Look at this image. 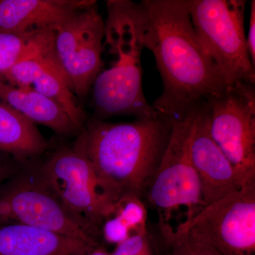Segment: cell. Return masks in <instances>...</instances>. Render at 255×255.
Wrapping results in <instances>:
<instances>
[{
	"label": "cell",
	"mask_w": 255,
	"mask_h": 255,
	"mask_svg": "<svg viewBox=\"0 0 255 255\" xmlns=\"http://www.w3.org/2000/svg\"><path fill=\"white\" fill-rule=\"evenodd\" d=\"M139 5L144 46L155 57L163 86L152 107L165 117H182L226 84L196 36L186 0Z\"/></svg>",
	"instance_id": "1"
},
{
	"label": "cell",
	"mask_w": 255,
	"mask_h": 255,
	"mask_svg": "<svg viewBox=\"0 0 255 255\" xmlns=\"http://www.w3.org/2000/svg\"><path fill=\"white\" fill-rule=\"evenodd\" d=\"M172 120L161 114L130 123L92 119L73 147L86 156L102 180L119 196L142 199L167 148Z\"/></svg>",
	"instance_id": "2"
},
{
	"label": "cell",
	"mask_w": 255,
	"mask_h": 255,
	"mask_svg": "<svg viewBox=\"0 0 255 255\" xmlns=\"http://www.w3.org/2000/svg\"><path fill=\"white\" fill-rule=\"evenodd\" d=\"M104 51L111 57L92 86L95 119L132 116L135 119L159 115L142 90L141 56L145 48L139 3L107 1Z\"/></svg>",
	"instance_id": "3"
},
{
	"label": "cell",
	"mask_w": 255,
	"mask_h": 255,
	"mask_svg": "<svg viewBox=\"0 0 255 255\" xmlns=\"http://www.w3.org/2000/svg\"><path fill=\"white\" fill-rule=\"evenodd\" d=\"M199 104L173 118L167 148L143 194L157 212L159 233L167 246L174 235V217L184 209L185 224L206 206L190 155Z\"/></svg>",
	"instance_id": "4"
},
{
	"label": "cell",
	"mask_w": 255,
	"mask_h": 255,
	"mask_svg": "<svg viewBox=\"0 0 255 255\" xmlns=\"http://www.w3.org/2000/svg\"><path fill=\"white\" fill-rule=\"evenodd\" d=\"M196 36L226 85L255 84L247 46L245 0H186Z\"/></svg>",
	"instance_id": "5"
},
{
	"label": "cell",
	"mask_w": 255,
	"mask_h": 255,
	"mask_svg": "<svg viewBox=\"0 0 255 255\" xmlns=\"http://www.w3.org/2000/svg\"><path fill=\"white\" fill-rule=\"evenodd\" d=\"M22 224L98 246L100 228L69 211L36 168L23 169L0 191V225Z\"/></svg>",
	"instance_id": "6"
},
{
	"label": "cell",
	"mask_w": 255,
	"mask_h": 255,
	"mask_svg": "<svg viewBox=\"0 0 255 255\" xmlns=\"http://www.w3.org/2000/svg\"><path fill=\"white\" fill-rule=\"evenodd\" d=\"M36 169L58 200L79 219L101 229L104 221L113 216L121 196L73 147L58 149Z\"/></svg>",
	"instance_id": "7"
},
{
	"label": "cell",
	"mask_w": 255,
	"mask_h": 255,
	"mask_svg": "<svg viewBox=\"0 0 255 255\" xmlns=\"http://www.w3.org/2000/svg\"><path fill=\"white\" fill-rule=\"evenodd\" d=\"M205 103L211 136L232 164L241 187L255 181L254 84H228Z\"/></svg>",
	"instance_id": "8"
},
{
	"label": "cell",
	"mask_w": 255,
	"mask_h": 255,
	"mask_svg": "<svg viewBox=\"0 0 255 255\" xmlns=\"http://www.w3.org/2000/svg\"><path fill=\"white\" fill-rule=\"evenodd\" d=\"M105 21L97 1L79 9L55 31L53 48L78 100L88 95L103 69Z\"/></svg>",
	"instance_id": "9"
},
{
	"label": "cell",
	"mask_w": 255,
	"mask_h": 255,
	"mask_svg": "<svg viewBox=\"0 0 255 255\" xmlns=\"http://www.w3.org/2000/svg\"><path fill=\"white\" fill-rule=\"evenodd\" d=\"M189 229L221 255H255V181L208 204L175 233Z\"/></svg>",
	"instance_id": "10"
},
{
	"label": "cell",
	"mask_w": 255,
	"mask_h": 255,
	"mask_svg": "<svg viewBox=\"0 0 255 255\" xmlns=\"http://www.w3.org/2000/svg\"><path fill=\"white\" fill-rule=\"evenodd\" d=\"M0 80L12 86L31 89L55 101L74 123L83 130L85 112L58 63L53 43L28 55L7 71L0 74Z\"/></svg>",
	"instance_id": "11"
},
{
	"label": "cell",
	"mask_w": 255,
	"mask_h": 255,
	"mask_svg": "<svg viewBox=\"0 0 255 255\" xmlns=\"http://www.w3.org/2000/svg\"><path fill=\"white\" fill-rule=\"evenodd\" d=\"M190 155L206 205L241 189L234 167L211 136L205 100L198 105Z\"/></svg>",
	"instance_id": "12"
},
{
	"label": "cell",
	"mask_w": 255,
	"mask_h": 255,
	"mask_svg": "<svg viewBox=\"0 0 255 255\" xmlns=\"http://www.w3.org/2000/svg\"><path fill=\"white\" fill-rule=\"evenodd\" d=\"M94 0H0V33L55 31Z\"/></svg>",
	"instance_id": "13"
},
{
	"label": "cell",
	"mask_w": 255,
	"mask_h": 255,
	"mask_svg": "<svg viewBox=\"0 0 255 255\" xmlns=\"http://www.w3.org/2000/svg\"><path fill=\"white\" fill-rule=\"evenodd\" d=\"M95 247L26 225H0V255H78Z\"/></svg>",
	"instance_id": "14"
},
{
	"label": "cell",
	"mask_w": 255,
	"mask_h": 255,
	"mask_svg": "<svg viewBox=\"0 0 255 255\" xmlns=\"http://www.w3.org/2000/svg\"><path fill=\"white\" fill-rule=\"evenodd\" d=\"M0 101L35 125L45 126L58 135L68 136L82 131L59 104L31 89L12 86L0 80Z\"/></svg>",
	"instance_id": "15"
},
{
	"label": "cell",
	"mask_w": 255,
	"mask_h": 255,
	"mask_svg": "<svg viewBox=\"0 0 255 255\" xmlns=\"http://www.w3.org/2000/svg\"><path fill=\"white\" fill-rule=\"evenodd\" d=\"M48 147L35 124L0 101V152L24 162L42 155Z\"/></svg>",
	"instance_id": "16"
},
{
	"label": "cell",
	"mask_w": 255,
	"mask_h": 255,
	"mask_svg": "<svg viewBox=\"0 0 255 255\" xmlns=\"http://www.w3.org/2000/svg\"><path fill=\"white\" fill-rule=\"evenodd\" d=\"M55 31L22 34L0 33V74L7 71L26 56L52 44Z\"/></svg>",
	"instance_id": "17"
},
{
	"label": "cell",
	"mask_w": 255,
	"mask_h": 255,
	"mask_svg": "<svg viewBox=\"0 0 255 255\" xmlns=\"http://www.w3.org/2000/svg\"><path fill=\"white\" fill-rule=\"evenodd\" d=\"M113 215L119 216L130 229V233L147 230V213L141 198L132 194L121 196L116 204Z\"/></svg>",
	"instance_id": "18"
},
{
	"label": "cell",
	"mask_w": 255,
	"mask_h": 255,
	"mask_svg": "<svg viewBox=\"0 0 255 255\" xmlns=\"http://www.w3.org/2000/svg\"><path fill=\"white\" fill-rule=\"evenodd\" d=\"M167 246V255H221L202 236L191 229L174 233Z\"/></svg>",
	"instance_id": "19"
},
{
	"label": "cell",
	"mask_w": 255,
	"mask_h": 255,
	"mask_svg": "<svg viewBox=\"0 0 255 255\" xmlns=\"http://www.w3.org/2000/svg\"><path fill=\"white\" fill-rule=\"evenodd\" d=\"M111 255H154L148 231L132 233L116 246Z\"/></svg>",
	"instance_id": "20"
},
{
	"label": "cell",
	"mask_w": 255,
	"mask_h": 255,
	"mask_svg": "<svg viewBox=\"0 0 255 255\" xmlns=\"http://www.w3.org/2000/svg\"><path fill=\"white\" fill-rule=\"evenodd\" d=\"M101 231L106 241L116 246L125 241L131 234L127 224L116 215L104 221Z\"/></svg>",
	"instance_id": "21"
},
{
	"label": "cell",
	"mask_w": 255,
	"mask_h": 255,
	"mask_svg": "<svg viewBox=\"0 0 255 255\" xmlns=\"http://www.w3.org/2000/svg\"><path fill=\"white\" fill-rule=\"evenodd\" d=\"M247 46L252 63L255 67V1L251 2L250 11L249 29L246 36Z\"/></svg>",
	"instance_id": "22"
},
{
	"label": "cell",
	"mask_w": 255,
	"mask_h": 255,
	"mask_svg": "<svg viewBox=\"0 0 255 255\" xmlns=\"http://www.w3.org/2000/svg\"><path fill=\"white\" fill-rule=\"evenodd\" d=\"M14 167L0 159V184L14 172Z\"/></svg>",
	"instance_id": "23"
},
{
	"label": "cell",
	"mask_w": 255,
	"mask_h": 255,
	"mask_svg": "<svg viewBox=\"0 0 255 255\" xmlns=\"http://www.w3.org/2000/svg\"><path fill=\"white\" fill-rule=\"evenodd\" d=\"M78 255H111V253H109L108 252L105 251L104 248H100V246H97L86 252V253Z\"/></svg>",
	"instance_id": "24"
}]
</instances>
